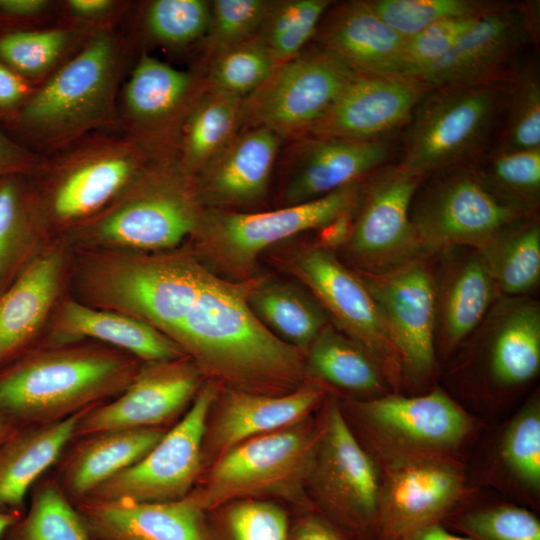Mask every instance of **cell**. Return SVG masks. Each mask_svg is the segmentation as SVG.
I'll return each mask as SVG.
<instances>
[{
    "label": "cell",
    "instance_id": "obj_1",
    "mask_svg": "<svg viewBox=\"0 0 540 540\" xmlns=\"http://www.w3.org/2000/svg\"><path fill=\"white\" fill-rule=\"evenodd\" d=\"M98 287L108 304L162 332L221 388L282 395L303 385L305 355L254 315L250 279L230 281L189 253L166 252L112 260Z\"/></svg>",
    "mask_w": 540,
    "mask_h": 540
},
{
    "label": "cell",
    "instance_id": "obj_2",
    "mask_svg": "<svg viewBox=\"0 0 540 540\" xmlns=\"http://www.w3.org/2000/svg\"><path fill=\"white\" fill-rule=\"evenodd\" d=\"M128 43L114 28L93 33L38 84L8 124L40 155L98 132L117 131L118 95Z\"/></svg>",
    "mask_w": 540,
    "mask_h": 540
},
{
    "label": "cell",
    "instance_id": "obj_3",
    "mask_svg": "<svg viewBox=\"0 0 540 540\" xmlns=\"http://www.w3.org/2000/svg\"><path fill=\"white\" fill-rule=\"evenodd\" d=\"M135 357L95 346L26 352L0 369V413L17 426L63 420L119 395Z\"/></svg>",
    "mask_w": 540,
    "mask_h": 540
},
{
    "label": "cell",
    "instance_id": "obj_4",
    "mask_svg": "<svg viewBox=\"0 0 540 540\" xmlns=\"http://www.w3.org/2000/svg\"><path fill=\"white\" fill-rule=\"evenodd\" d=\"M128 135L98 132L43 155L34 170L41 184L28 191L34 224L45 219L68 225L86 222L104 210L154 161Z\"/></svg>",
    "mask_w": 540,
    "mask_h": 540
},
{
    "label": "cell",
    "instance_id": "obj_5",
    "mask_svg": "<svg viewBox=\"0 0 540 540\" xmlns=\"http://www.w3.org/2000/svg\"><path fill=\"white\" fill-rule=\"evenodd\" d=\"M510 81L432 88L402 130L398 163L424 180L488 152Z\"/></svg>",
    "mask_w": 540,
    "mask_h": 540
},
{
    "label": "cell",
    "instance_id": "obj_6",
    "mask_svg": "<svg viewBox=\"0 0 540 540\" xmlns=\"http://www.w3.org/2000/svg\"><path fill=\"white\" fill-rule=\"evenodd\" d=\"M204 210L193 178L176 159H158L86 221V230L104 244L162 252L194 234Z\"/></svg>",
    "mask_w": 540,
    "mask_h": 540
},
{
    "label": "cell",
    "instance_id": "obj_7",
    "mask_svg": "<svg viewBox=\"0 0 540 540\" xmlns=\"http://www.w3.org/2000/svg\"><path fill=\"white\" fill-rule=\"evenodd\" d=\"M364 181L323 197L264 211L205 209L195 231L209 264L220 271L246 277L267 248L308 230L324 228L338 218L356 213Z\"/></svg>",
    "mask_w": 540,
    "mask_h": 540
},
{
    "label": "cell",
    "instance_id": "obj_8",
    "mask_svg": "<svg viewBox=\"0 0 540 540\" xmlns=\"http://www.w3.org/2000/svg\"><path fill=\"white\" fill-rule=\"evenodd\" d=\"M318 431L305 420L248 439L215 460L199 487L202 506L212 512L230 502L264 495L294 498L306 482Z\"/></svg>",
    "mask_w": 540,
    "mask_h": 540
},
{
    "label": "cell",
    "instance_id": "obj_9",
    "mask_svg": "<svg viewBox=\"0 0 540 540\" xmlns=\"http://www.w3.org/2000/svg\"><path fill=\"white\" fill-rule=\"evenodd\" d=\"M427 178L410 208V221L426 254L457 247L480 250L507 227L536 216L495 196L468 165Z\"/></svg>",
    "mask_w": 540,
    "mask_h": 540
},
{
    "label": "cell",
    "instance_id": "obj_10",
    "mask_svg": "<svg viewBox=\"0 0 540 540\" xmlns=\"http://www.w3.org/2000/svg\"><path fill=\"white\" fill-rule=\"evenodd\" d=\"M306 482L322 516L347 540H378L377 471L335 403L318 431Z\"/></svg>",
    "mask_w": 540,
    "mask_h": 540
},
{
    "label": "cell",
    "instance_id": "obj_11",
    "mask_svg": "<svg viewBox=\"0 0 540 540\" xmlns=\"http://www.w3.org/2000/svg\"><path fill=\"white\" fill-rule=\"evenodd\" d=\"M337 55L314 45L279 64L243 100V128L264 127L282 139H302L354 76Z\"/></svg>",
    "mask_w": 540,
    "mask_h": 540
},
{
    "label": "cell",
    "instance_id": "obj_12",
    "mask_svg": "<svg viewBox=\"0 0 540 540\" xmlns=\"http://www.w3.org/2000/svg\"><path fill=\"white\" fill-rule=\"evenodd\" d=\"M220 389L219 384L206 380L184 416L140 460L87 498L155 503L187 496L204 469L206 422Z\"/></svg>",
    "mask_w": 540,
    "mask_h": 540
},
{
    "label": "cell",
    "instance_id": "obj_13",
    "mask_svg": "<svg viewBox=\"0 0 540 540\" xmlns=\"http://www.w3.org/2000/svg\"><path fill=\"white\" fill-rule=\"evenodd\" d=\"M538 36V1H495L443 58L416 78L430 88L509 82Z\"/></svg>",
    "mask_w": 540,
    "mask_h": 540
},
{
    "label": "cell",
    "instance_id": "obj_14",
    "mask_svg": "<svg viewBox=\"0 0 540 540\" xmlns=\"http://www.w3.org/2000/svg\"><path fill=\"white\" fill-rule=\"evenodd\" d=\"M422 181L398 162L365 179L345 245L359 271L381 273L427 255L410 221L411 203Z\"/></svg>",
    "mask_w": 540,
    "mask_h": 540
},
{
    "label": "cell",
    "instance_id": "obj_15",
    "mask_svg": "<svg viewBox=\"0 0 540 540\" xmlns=\"http://www.w3.org/2000/svg\"><path fill=\"white\" fill-rule=\"evenodd\" d=\"M289 270L307 287L333 326L360 344L383 375L397 381L403 370L400 357L358 272L322 245L298 250L289 261Z\"/></svg>",
    "mask_w": 540,
    "mask_h": 540
},
{
    "label": "cell",
    "instance_id": "obj_16",
    "mask_svg": "<svg viewBox=\"0 0 540 540\" xmlns=\"http://www.w3.org/2000/svg\"><path fill=\"white\" fill-rule=\"evenodd\" d=\"M205 87L203 75L143 53L120 87V131L156 159L175 158L184 120Z\"/></svg>",
    "mask_w": 540,
    "mask_h": 540
},
{
    "label": "cell",
    "instance_id": "obj_17",
    "mask_svg": "<svg viewBox=\"0 0 540 540\" xmlns=\"http://www.w3.org/2000/svg\"><path fill=\"white\" fill-rule=\"evenodd\" d=\"M381 314L402 369L428 375L435 363L436 286L425 257L381 273L358 271Z\"/></svg>",
    "mask_w": 540,
    "mask_h": 540
},
{
    "label": "cell",
    "instance_id": "obj_18",
    "mask_svg": "<svg viewBox=\"0 0 540 540\" xmlns=\"http://www.w3.org/2000/svg\"><path fill=\"white\" fill-rule=\"evenodd\" d=\"M203 380L188 357L144 363L124 391L81 415L75 438L116 429L165 428L191 405Z\"/></svg>",
    "mask_w": 540,
    "mask_h": 540
},
{
    "label": "cell",
    "instance_id": "obj_19",
    "mask_svg": "<svg viewBox=\"0 0 540 540\" xmlns=\"http://www.w3.org/2000/svg\"><path fill=\"white\" fill-rule=\"evenodd\" d=\"M431 89L412 76L356 72L306 137L393 139Z\"/></svg>",
    "mask_w": 540,
    "mask_h": 540
},
{
    "label": "cell",
    "instance_id": "obj_20",
    "mask_svg": "<svg viewBox=\"0 0 540 540\" xmlns=\"http://www.w3.org/2000/svg\"><path fill=\"white\" fill-rule=\"evenodd\" d=\"M462 483L460 471L437 458L416 456L398 462L380 491L378 540H403L440 523L459 498Z\"/></svg>",
    "mask_w": 540,
    "mask_h": 540
},
{
    "label": "cell",
    "instance_id": "obj_21",
    "mask_svg": "<svg viewBox=\"0 0 540 540\" xmlns=\"http://www.w3.org/2000/svg\"><path fill=\"white\" fill-rule=\"evenodd\" d=\"M322 396V390L310 384L282 395L221 388L206 422L204 467L248 439L306 420Z\"/></svg>",
    "mask_w": 540,
    "mask_h": 540
},
{
    "label": "cell",
    "instance_id": "obj_22",
    "mask_svg": "<svg viewBox=\"0 0 540 540\" xmlns=\"http://www.w3.org/2000/svg\"><path fill=\"white\" fill-rule=\"evenodd\" d=\"M75 506L92 540H215L208 512L194 489L175 501L86 498Z\"/></svg>",
    "mask_w": 540,
    "mask_h": 540
},
{
    "label": "cell",
    "instance_id": "obj_23",
    "mask_svg": "<svg viewBox=\"0 0 540 540\" xmlns=\"http://www.w3.org/2000/svg\"><path fill=\"white\" fill-rule=\"evenodd\" d=\"M283 190L284 206L323 197L361 182L392 162L397 152L393 139L354 141L305 137Z\"/></svg>",
    "mask_w": 540,
    "mask_h": 540
},
{
    "label": "cell",
    "instance_id": "obj_24",
    "mask_svg": "<svg viewBox=\"0 0 540 540\" xmlns=\"http://www.w3.org/2000/svg\"><path fill=\"white\" fill-rule=\"evenodd\" d=\"M282 140L264 127L242 129L193 178L202 206L233 210L261 201L267 194Z\"/></svg>",
    "mask_w": 540,
    "mask_h": 540
},
{
    "label": "cell",
    "instance_id": "obj_25",
    "mask_svg": "<svg viewBox=\"0 0 540 540\" xmlns=\"http://www.w3.org/2000/svg\"><path fill=\"white\" fill-rule=\"evenodd\" d=\"M313 38L356 72L406 75V37L382 20L366 0L331 4Z\"/></svg>",
    "mask_w": 540,
    "mask_h": 540
},
{
    "label": "cell",
    "instance_id": "obj_26",
    "mask_svg": "<svg viewBox=\"0 0 540 540\" xmlns=\"http://www.w3.org/2000/svg\"><path fill=\"white\" fill-rule=\"evenodd\" d=\"M379 434L416 451H435L457 445L469 432L465 413L442 391L416 397L385 396L357 403Z\"/></svg>",
    "mask_w": 540,
    "mask_h": 540
},
{
    "label": "cell",
    "instance_id": "obj_27",
    "mask_svg": "<svg viewBox=\"0 0 540 540\" xmlns=\"http://www.w3.org/2000/svg\"><path fill=\"white\" fill-rule=\"evenodd\" d=\"M63 260L58 252L29 262L0 294V369L24 354L56 299Z\"/></svg>",
    "mask_w": 540,
    "mask_h": 540
},
{
    "label": "cell",
    "instance_id": "obj_28",
    "mask_svg": "<svg viewBox=\"0 0 540 540\" xmlns=\"http://www.w3.org/2000/svg\"><path fill=\"white\" fill-rule=\"evenodd\" d=\"M166 431L116 429L76 438L79 440L62 461L56 481L75 504L140 460Z\"/></svg>",
    "mask_w": 540,
    "mask_h": 540
},
{
    "label": "cell",
    "instance_id": "obj_29",
    "mask_svg": "<svg viewBox=\"0 0 540 540\" xmlns=\"http://www.w3.org/2000/svg\"><path fill=\"white\" fill-rule=\"evenodd\" d=\"M86 410L55 422L18 426L0 444V512L23 513L28 491L59 461Z\"/></svg>",
    "mask_w": 540,
    "mask_h": 540
},
{
    "label": "cell",
    "instance_id": "obj_30",
    "mask_svg": "<svg viewBox=\"0 0 540 540\" xmlns=\"http://www.w3.org/2000/svg\"><path fill=\"white\" fill-rule=\"evenodd\" d=\"M53 335L57 345L83 338L95 339L144 363L186 357L170 338L140 319L73 301L64 304Z\"/></svg>",
    "mask_w": 540,
    "mask_h": 540
},
{
    "label": "cell",
    "instance_id": "obj_31",
    "mask_svg": "<svg viewBox=\"0 0 540 540\" xmlns=\"http://www.w3.org/2000/svg\"><path fill=\"white\" fill-rule=\"evenodd\" d=\"M445 266L435 278L437 323L443 342L454 346L479 324L497 291L489 269L477 249Z\"/></svg>",
    "mask_w": 540,
    "mask_h": 540
},
{
    "label": "cell",
    "instance_id": "obj_32",
    "mask_svg": "<svg viewBox=\"0 0 540 540\" xmlns=\"http://www.w3.org/2000/svg\"><path fill=\"white\" fill-rule=\"evenodd\" d=\"M243 128V99L207 85L182 125L175 159L194 178Z\"/></svg>",
    "mask_w": 540,
    "mask_h": 540
},
{
    "label": "cell",
    "instance_id": "obj_33",
    "mask_svg": "<svg viewBox=\"0 0 540 540\" xmlns=\"http://www.w3.org/2000/svg\"><path fill=\"white\" fill-rule=\"evenodd\" d=\"M247 302L268 330L304 355L329 324L314 296L289 282L252 278Z\"/></svg>",
    "mask_w": 540,
    "mask_h": 540
},
{
    "label": "cell",
    "instance_id": "obj_34",
    "mask_svg": "<svg viewBox=\"0 0 540 540\" xmlns=\"http://www.w3.org/2000/svg\"><path fill=\"white\" fill-rule=\"evenodd\" d=\"M98 30L65 22L38 29L7 30L0 34V61L38 85Z\"/></svg>",
    "mask_w": 540,
    "mask_h": 540
},
{
    "label": "cell",
    "instance_id": "obj_35",
    "mask_svg": "<svg viewBox=\"0 0 540 540\" xmlns=\"http://www.w3.org/2000/svg\"><path fill=\"white\" fill-rule=\"evenodd\" d=\"M497 381L515 386L532 379L540 367V309L534 301L508 308L499 320L490 353Z\"/></svg>",
    "mask_w": 540,
    "mask_h": 540
},
{
    "label": "cell",
    "instance_id": "obj_36",
    "mask_svg": "<svg viewBox=\"0 0 540 540\" xmlns=\"http://www.w3.org/2000/svg\"><path fill=\"white\" fill-rule=\"evenodd\" d=\"M306 373L358 393L383 387V372L372 356L333 325H326L305 354Z\"/></svg>",
    "mask_w": 540,
    "mask_h": 540
},
{
    "label": "cell",
    "instance_id": "obj_37",
    "mask_svg": "<svg viewBox=\"0 0 540 540\" xmlns=\"http://www.w3.org/2000/svg\"><path fill=\"white\" fill-rule=\"evenodd\" d=\"M478 251L498 292L517 296L537 286L540 279V226L536 216L507 227Z\"/></svg>",
    "mask_w": 540,
    "mask_h": 540
},
{
    "label": "cell",
    "instance_id": "obj_38",
    "mask_svg": "<svg viewBox=\"0 0 540 540\" xmlns=\"http://www.w3.org/2000/svg\"><path fill=\"white\" fill-rule=\"evenodd\" d=\"M468 166L495 196L536 215L540 198V149L489 150Z\"/></svg>",
    "mask_w": 540,
    "mask_h": 540
},
{
    "label": "cell",
    "instance_id": "obj_39",
    "mask_svg": "<svg viewBox=\"0 0 540 540\" xmlns=\"http://www.w3.org/2000/svg\"><path fill=\"white\" fill-rule=\"evenodd\" d=\"M2 540H92L75 504L56 479L34 488L26 514L12 525Z\"/></svg>",
    "mask_w": 540,
    "mask_h": 540
},
{
    "label": "cell",
    "instance_id": "obj_40",
    "mask_svg": "<svg viewBox=\"0 0 540 540\" xmlns=\"http://www.w3.org/2000/svg\"><path fill=\"white\" fill-rule=\"evenodd\" d=\"M540 149V77L534 63H521L509 83L501 122L490 150Z\"/></svg>",
    "mask_w": 540,
    "mask_h": 540
},
{
    "label": "cell",
    "instance_id": "obj_41",
    "mask_svg": "<svg viewBox=\"0 0 540 540\" xmlns=\"http://www.w3.org/2000/svg\"><path fill=\"white\" fill-rule=\"evenodd\" d=\"M276 66L257 34L210 57L203 77L209 88L244 100L267 80Z\"/></svg>",
    "mask_w": 540,
    "mask_h": 540
},
{
    "label": "cell",
    "instance_id": "obj_42",
    "mask_svg": "<svg viewBox=\"0 0 540 540\" xmlns=\"http://www.w3.org/2000/svg\"><path fill=\"white\" fill-rule=\"evenodd\" d=\"M332 3L330 0L276 2L258 35L277 65L294 58L306 48Z\"/></svg>",
    "mask_w": 540,
    "mask_h": 540
},
{
    "label": "cell",
    "instance_id": "obj_43",
    "mask_svg": "<svg viewBox=\"0 0 540 540\" xmlns=\"http://www.w3.org/2000/svg\"><path fill=\"white\" fill-rule=\"evenodd\" d=\"M218 509L209 522L215 540H289L288 514L273 502L242 499Z\"/></svg>",
    "mask_w": 540,
    "mask_h": 540
},
{
    "label": "cell",
    "instance_id": "obj_44",
    "mask_svg": "<svg viewBox=\"0 0 540 540\" xmlns=\"http://www.w3.org/2000/svg\"><path fill=\"white\" fill-rule=\"evenodd\" d=\"M211 17V1L154 0L142 15V27L153 41L182 47L205 37Z\"/></svg>",
    "mask_w": 540,
    "mask_h": 540
},
{
    "label": "cell",
    "instance_id": "obj_45",
    "mask_svg": "<svg viewBox=\"0 0 540 540\" xmlns=\"http://www.w3.org/2000/svg\"><path fill=\"white\" fill-rule=\"evenodd\" d=\"M371 9L395 31L408 38L450 18L481 14L491 0H366Z\"/></svg>",
    "mask_w": 540,
    "mask_h": 540
},
{
    "label": "cell",
    "instance_id": "obj_46",
    "mask_svg": "<svg viewBox=\"0 0 540 540\" xmlns=\"http://www.w3.org/2000/svg\"><path fill=\"white\" fill-rule=\"evenodd\" d=\"M272 0L211 1L210 23L203 38L207 59L256 36L273 10Z\"/></svg>",
    "mask_w": 540,
    "mask_h": 540
},
{
    "label": "cell",
    "instance_id": "obj_47",
    "mask_svg": "<svg viewBox=\"0 0 540 540\" xmlns=\"http://www.w3.org/2000/svg\"><path fill=\"white\" fill-rule=\"evenodd\" d=\"M23 176L0 177V289L13 274L34 225Z\"/></svg>",
    "mask_w": 540,
    "mask_h": 540
},
{
    "label": "cell",
    "instance_id": "obj_48",
    "mask_svg": "<svg viewBox=\"0 0 540 540\" xmlns=\"http://www.w3.org/2000/svg\"><path fill=\"white\" fill-rule=\"evenodd\" d=\"M458 528L473 540H540V521L527 509L502 505L469 512Z\"/></svg>",
    "mask_w": 540,
    "mask_h": 540
},
{
    "label": "cell",
    "instance_id": "obj_49",
    "mask_svg": "<svg viewBox=\"0 0 540 540\" xmlns=\"http://www.w3.org/2000/svg\"><path fill=\"white\" fill-rule=\"evenodd\" d=\"M481 14L442 20L406 38V75L416 78L443 58Z\"/></svg>",
    "mask_w": 540,
    "mask_h": 540
},
{
    "label": "cell",
    "instance_id": "obj_50",
    "mask_svg": "<svg viewBox=\"0 0 540 540\" xmlns=\"http://www.w3.org/2000/svg\"><path fill=\"white\" fill-rule=\"evenodd\" d=\"M502 455L515 475L526 484L540 483V413L536 404L526 408L508 428Z\"/></svg>",
    "mask_w": 540,
    "mask_h": 540
},
{
    "label": "cell",
    "instance_id": "obj_51",
    "mask_svg": "<svg viewBox=\"0 0 540 540\" xmlns=\"http://www.w3.org/2000/svg\"><path fill=\"white\" fill-rule=\"evenodd\" d=\"M129 4L118 0H65L59 4L65 23L93 29L113 28Z\"/></svg>",
    "mask_w": 540,
    "mask_h": 540
},
{
    "label": "cell",
    "instance_id": "obj_52",
    "mask_svg": "<svg viewBox=\"0 0 540 540\" xmlns=\"http://www.w3.org/2000/svg\"><path fill=\"white\" fill-rule=\"evenodd\" d=\"M36 86L0 61V120L8 125Z\"/></svg>",
    "mask_w": 540,
    "mask_h": 540
},
{
    "label": "cell",
    "instance_id": "obj_53",
    "mask_svg": "<svg viewBox=\"0 0 540 540\" xmlns=\"http://www.w3.org/2000/svg\"><path fill=\"white\" fill-rule=\"evenodd\" d=\"M43 155L12 140L0 129V177L32 174Z\"/></svg>",
    "mask_w": 540,
    "mask_h": 540
},
{
    "label": "cell",
    "instance_id": "obj_54",
    "mask_svg": "<svg viewBox=\"0 0 540 540\" xmlns=\"http://www.w3.org/2000/svg\"><path fill=\"white\" fill-rule=\"evenodd\" d=\"M56 6L50 0H0V23L21 25L44 20Z\"/></svg>",
    "mask_w": 540,
    "mask_h": 540
},
{
    "label": "cell",
    "instance_id": "obj_55",
    "mask_svg": "<svg viewBox=\"0 0 540 540\" xmlns=\"http://www.w3.org/2000/svg\"><path fill=\"white\" fill-rule=\"evenodd\" d=\"M289 540H347L324 516L309 513L290 526Z\"/></svg>",
    "mask_w": 540,
    "mask_h": 540
},
{
    "label": "cell",
    "instance_id": "obj_56",
    "mask_svg": "<svg viewBox=\"0 0 540 540\" xmlns=\"http://www.w3.org/2000/svg\"><path fill=\"white\" fill-rule=\"evenodd\" d=\"M403 540H473L469 537L459 536L446 530L440 523L428 525Z\"/></svg>",
    "mask_w": 540,
    "mask_h": 540
},
{
    "label": "cell",
    "instance_id": "obj_57",
    "mask_svg": "<svg viewBox=\"0 0 540 540\" xmlns=\"http://www.w3.org/2000/svg\"><path fill=\"white\" fill-rule=\"evenodd\" d=\"M23 515L17 512H0V540L3 539L6 531L14 525Z\"/></svg>",
    "mask_w": 540,
    "mask_h": 540
},
{
    "label": "cell",
    "instance_id": "obj_58",
    "mask_svg": "<svg viewBox=\"0 0 540 540\" xmlns=\"http://www.w3.org/2000/svg\"><path fill=\"white\" fill-rule=\"evenodd\" d=\"M17 428L16 424L0 413V444L12 435Z\"/></svg>",
    "mask_w": 540,
    "mask_h": 540
}]
</instances>
